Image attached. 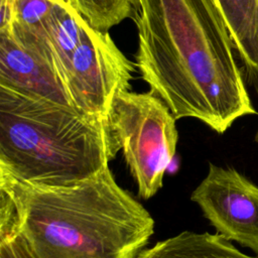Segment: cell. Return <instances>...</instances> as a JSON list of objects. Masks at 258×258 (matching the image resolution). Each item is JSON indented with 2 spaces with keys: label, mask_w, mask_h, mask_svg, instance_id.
Here are the masks:
<instances>
[{
  "label": "cell",
  "mask_w": 258,
  "mask_h": 258,
  "mask_svg": "<svg viewBox=\"0 0 258 258\" xmlns=\"http://www.w3.org/2000/svg\"><path fill=\"white\" fill-rule=\"evenodd\" d=\"M0 87L27 97L73 107L53 67L7 33H0Z\"/></svg>",
  "instance_id": "cell-7"
},
{
  "label": "cell",
  "mask_w": 258,
  "mask_h": 258,
  "mask_svg": "<svg viewBox=\"0 0 258 258\" xmlns=\"http://www.w3.org/2000/svg\"><path fill=\"white\" fill-rule=\"evenodd\" d=\"M175 117L152 92L119 93L107 115L112 139L145 200L162 187L166 168L174 157L178 133Z\"/></svg>",
  "instance_id": "cell-4"
},
{
  "label": "cell",
  "mask_w": 258,
  "mask_h": 258,
  "mask_svg": "<svg viewBox=\"0 0 258 258\" xmlns=\"http://www.w3.org/2000/svg\"><path fill=\"white\" fill-rule=\"evenodd\" d=\"M95 29L108 32L126 18H134L139 0H67Z\"/></svg>",
  "instance_id": "cell-11"
},
{
  "label": "cell",
  "mask_w": 258,
  "mask_h": 258,
  "mask_svg": "<svg viewBox=\"0 0 258 258\" xmlns=\"http://www.w3.org/2000/svg\"><path fill=\"white\" fill-rule=\"evenodd\" d=\"M135 66L175 119L195 118L217 133L257 114L214 0H139Z\"/></svg>",
  "instance_id": "cell-1"
},
{
  "label": "cell",
  "mask_w": 258,
  "mask_h": 258,
  "mask_svg": "<svg viewBox=\"0 0 258 258\" xmlns=\"http://www.w3.org/2000/svg\"><path fill=\"white\" fill-rule=\"evenodd\" d=\"M135 67L109 32L88 24L79 45L54 69L77 111L107 118L114 98L130 89Z\"/></svg>",
  "instance_id": "cell-5"
},
{
  "label": "cell",
  "mask_w": 258,
  "mask_h": 258,
  "mask_svg": "<svg viewBox=\"0 0 258 258\" xmlns=\"http://www.w3.org/2000/svg\"><path fill=\"white\" fill-rule=\"evenodd\" d=\"M248 85L258 92V0H214Z\"/></svg>",
  "instance_id": "cell-8"
},
{
  "label": "cell",
  "mask_w": 258,
  "mask_h": 258,
  "mask_svg": "<svg viewBox=\"0 0 258 258\" xmlns=\"http://www.w3.org/2000/svg\"><path fill=\"white\" fill-rule=\"evenodd\" d=\"M0 214L36 258H136L154 233L148 211L110 168L68 186H40L0 172Z\"/></svg>",
  "instance_id": "cell-2"
},
{
  "label": "cell",
  "mask_w": 258,
  "mask_h": 258,
  "mask_svg": "<svg viewBox=\"0 0 258 258\" xmlns=\"http://www.w3.org/2000/svg\"><path fill=\"white\" fill-rule=\"evenodd\" d=\"M0 258H36L13 221L0 214Z\"/></svg>",
  "instance_id": "cell-12"
},
{
  "label": "cell",
  "mask_w": 258,
  "mask_h": 258,
  "mask_svg": "<svg viewBox=\"0 0 258 258\" xmlns=\"http://www.w3.org/2000/svg\"><path fill=\"white\" fill-rule=\"evenodd\" d=\"M256 139H257V141H258V133H257V136H256Z\"/></svg>",
  "instance_id": "cell-14"
},
{
  "label": "cell",
  "mask_w": 258,
  "mask_h": 258,
  "mask_svg": "<svg viewBox=\"0 0 258 258\" xmlns=\"http://www.w3.org/2000/svg\"><path fill=\"white\" fill-rule=\"evenodd\" d=\"M190 200L217 232L258 255V186L233 167L210 163Z\"/></svg>",
  "instance_id": "cell-6"
},
{
  "label": "cell",
  "mask_w": 258,
  "mask_h": 258,
  "mask_svg": "<svg viewBox=\"0 0 258 258\" xmlns=\"http://www.w3.org/2000/svg\"><path fill=\"white\" fill-rule=\"evenodd\" d=\"M136 258H257L237 249L223 235L183 231L143 249Z\"/></svg>",
  "instance_id": "cell-9"
},
{
  "label": "cell",
  "mask_w": 258,
  "mask_h": 258,
  "mask_svg": "<svg viewBox=\"0 0 258 258\" xmlns=\"http://www.w3.org/2000/svg\"><path fill=\"white\" fill-rule=\"evenodd\" d=\"M53 3L54 0H17L9 33L23 47L52 67L46 22Z\"/></svg>",
  "instance_id": "cell-10"
},
{
  "label": "cell",
  "mask_w": 258,
  "mask_h": 258,
  "mask_svg": "<svg viewBox=\"0 0 258 258\" xmlns=\"http://www.w3.org/2000/svg\"><path fill=\"white\" fill-rule=\"evenodd\" d=\"M118 151L107 118L0 87V172L68 186L108 168Z\"/></svg>",
  "instance_id": "cell-3"
},
{
  "label": "cell",
  "mask_w": 258,
  "mask_h": 258,
  "mask_svg": "<svg viewBox=\"0 0 258 258\" xmlns=\"http://www.w3.org/2000/svg\"><path fill=\"white\" fill-rule=\"evenodd\" d=\"M17 0H0V33L11 32Z\"/></svg>",
  "instance_id": "cell-13"
}]
</instances>
